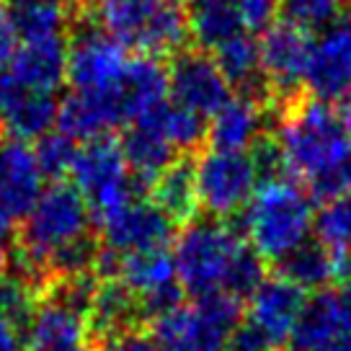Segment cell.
I'll use <instances>...</instances> for the list:
<instances>
[{"label":"cell","mask_w":351,"mask_h":351,"mask_svg":"<svg viewBox=\"0 0 351 351\" xmlns=\"http://www.w3.org/2000/svg\"><path fill=\"white\" fill-rule=\"evenodd\" d=\"M307 292L285 276H266L261 287L248 297V323L261 330L276 346L289 343L292 330L307 305Z\"/></svg>","instance_id":"16"},{"label":"cell","mask_w":351,"mask_h":351,"mask_svg":"<svg viewBox=\"0 0 351 351\" xmlns=\"http://www.w3.org/2000/svg\"><path fill=\"white\" fill-rule=\"evenodd\" d=\"M147 121H158V127L163 130L165 140L173 145L176 153L178 150L194 153L209 140V121L197 111H189L184 106H176V104H168L155 119Z\"/></svg>","instance_id":"31"},{"label":"cell","mask_w":351,"mask_h":351,"mask_svg":"<svg viewBox=\"0 0 351 351\" xmlns=\"http://www.w3.org/2000/svg\"><path fill=\"white\" fill-rule=\"evenodd\" d=\"M333 261H336V279H341V282H349V279H351V251L333 253Z\"/></svg>","instance_id":"45"},{"label":"cell","mask_w":351,"mask_h":351,"mask_svg":"<svg viewBox=\"0 0 351 351\" xmlns=\"http://www.w3.org/2000/svg\"><path fill=\"white\" fill-rule=\"evenodd\" d=\"M32 351H88L86 318L55 297L44 300L26 328Z\"/></svg>","instance_id":"21"},{"label":"cell","mask_w":351,"mask_h":351,"mask_svg":"<svg viewBox=\"0 0 351 351\" xmlns=\"http://www.w3.org/2000/svg\"><path fill=\"white\" fill-rule=\"evenodd\" d=\"M60 101L55 93H39L21 86L11 70L0 73V127L8 137L36 143L57 127Z\"/></svg>","instance_id":"13"},{"label":"cell","mask_w":351,"mask_h":351,"mask_svg":"<svg viewBox=\"0 0 351 351\" xmlns=\"http://www.w3.org/2000/svg\"><path fill=\"white\" fill-rule=\"evenodd\" d=\"M99 29L147 57L178 55L191 36L189 13L176 0H93Z\"/></svg>","instance_id":"4"},{"label":"cell","mask_w":351,"mask_h":351,"mask_svg":"<svg viewBox=\"0 0 351 351\" xmlns=\"http://www.w3.org/2000/svg\"><path fill=\"white\" fill-rule=\"evenodd\" d=\"M189 29L191 39L199 47L217 49L222 42L241 34L245 26L235 3L228 0H194V8L189 11Z\"/></svg>","instance_id":"28"},{"label":"cell","mask_w":351,"mask_h":351,"mask_svg":"<svg viewBox=\"0 0 351 351\" xmlns=\"http://www.w3.org/2000/svg\"><path fill=\"white\" fill-rule=\"evenodd\" d=\"M119 124H124V114L117 99L70 93L65 101H60L55 130L65 132L75 143H88L96 137H106Z\"/></svg>","instance_id":"23"},{"label":"cell","mask_w":351,"mask_h":351,"mask_svg":"<svg viewBox=\"0 0 351 351\" xmlns=\"http://www.w3.org/2000/svg\"><path fill=\"white\" fill-rule=\"evenodd\" d=\"M11 241H13V222L0 217V279L8 271V261H11Z\"/></svg>","instance_id":"42"},{"label":"cell","mask_w":351,"mask_h":351,"mask_svg":"<svg viewBox=\"0 0 351 351\" xmlns=\"http://www.w3.org/2000/svg\"><path fill=\"white\" fill-rule=\"evenodd\" d=\"M117 279L130 289L140 302L143 318L155 320L184 305V287L178 285L173 253L163 251H143L121 256Z\"/></svg>","instance_id":"9"},{"label":"cell","mask_w":351,"mask_h":351,"mask_svg":"<svg viewBox=\"0 0 351 351\" xmlns=\"http://www.w3.org/2000/svg\"><path fill=\"white\" fill-rule=\"evenodd\" d=\"M150 341L155 351H202L191 305H178L171 313L150 320Z\"/></svg>","instance_id":"32"},{"label":"cell","mask_w":351,"mask_h":351,"mask_svg":"<svg viewBox=\"0 0 351 351\" xmlns=\"http://www.w3.org/2000/svg\"><path fill=\"white\" fill-rule=\"evenodd\" d=\"M176 3H178V0H176Z\"/></svg>","instance_id":"49"},{"label":"cell","mask_w":351,"mask_h":351,"mask_svg":"<svg viewBox=\"0 0 351 351\" xmlns=\"http://www.w3.org/2000/svg\"><path fill=\"white\" fill-rule=\"evenodd\" d=\"M121 150L137 184H153L158 176L176 163L173 145L165 140L158 121L130 124L121 137Z\"/></svg>","instance_id":"24"},{"label":"cell","mask_w":351,"mask_h":351,"mask_svg":"<svg viewBox=\"0 0 351 351\" xmlns=\"http://www.w3.org/2000/svg\"><path fill=\"white\" fill-rule=\"evenodd\" d=\"M315 235L330 253L351 251V191L323 204L315 215Z\"/></svg>","instance_id":"34"},{"label":"cell","mask_w":351,"mask_h":351,"mask_svg":"<svg viewBox=\"0 0 351 351\" xmlns=\"http://www.w3.org/2000/svg\"><path fill=\"white\" fill-rule=\"evenodd\" d=\"M70 178L96 219L109 217L137 199V181L127 165L121 143L109 134L77 147Z\"/></svg>","instance_id":"6"},{"label":"cell","mask_w":351,"mask_h":351,"mask_svg":"<svg viewBox=\"0 0 351 351\" xmlns=\"http://www.w3.org/2000/svg\"><path fill=\"white\" fill-rule=\"evenodd\" d=\"M228 3H235V0H228Z\"/></svg>","instance_id":"48"},{"label":"cell","mask_w":351,"mask_h":351,"mask_svg":"<svg viewBox=\"0 0 351 351\" xmlns=\"http://www.w3.org/2000/svg\"><path fill=\"white\" fill-rule=\"evenodd\" d=\"M34 155H36V163H39V171L44 173V178L62 181L73 171L77 143L73 137H67L65 132L52 130L34 143Z\"/></svg>","instance_id":"35"},{"label":"cell","mask_w":351,"mask_h":351,"mask_svg":"<svg viewBox=\"0 0 351 351\" xmlns=\"http://www.w3.org/2000/svg\"><path fill=\"white\" fill-rule=\"evenodd\" d=\"M44 173L34 147L21 140H0V217L23 219L42 197Z\"/></svg>","instance_id":"15"},{"label":"cell","mask_w":351,"mask_h":351,"mask_svg":"<svg viewBox=\"0 0 351 351\" xmlns=\"http://www.w3.org/2000/svg\"><path fill=\"white\" fill-rule=\"evenodd\" d=\"M194 176H197L199 207L209 217L217 219L243 212L261 184L253 155L243 150L209 147L207 153L199 155Z\"/></svg>","instance_id":"7"},{"label":"cell","mask_w":351,"mask_h":351,"mask_svg":"<svg viewBox=\"0 0 351 351\" xmlns=\"http://www.w3.org/2000/svg\"><path fill=\"white\" fill-rule=\"evenodd\" d=\"M274 140L285 173L302 178L313 199L330 202L351 191V132L333 104L320 99L287 104Z\"/></svg>","instance_id":"1"},{"label":"cell","mask_w":351,"mask_h":351,"mask_svg":"<svg viewBox=\"0 0 351 351\" xmlns=\"http://www.w3.org/2000/svg\"><path fill=\"white\" fill-rule=\"evenodd\" d=\"M263 279H266V258H261L253 245H243V251L238 253L228 274L225 292L238 300H248L261 287Z\"/></svg>","instance_id":"37"},{"label":"cell","mask_w":351,"mask_h":351,"mask_svg":"<svg viewBox=\"0 0 351 351\" xmlns=\"http://www.w3.org/2000/svg\"><path fill=\"white\" fill-rule=\"evenodd\" d=\"M101 245L109 251L127 256V253L163 251L176 238V222L153 202L134 199L119 212L99 219Z\"/></svg>","instance_id":"12"},{"label":"cell","mask_w":351,"mask_h":351,"mask_svg":"<svg viewBox=\"0 0 351 351\" xmlns=\"http://www.w3.org/2000/svg\"><path fill=\"white\" fill-rule=\"evenodd\" d=\"M67 55H70V44L65 34L23 39L8 70L21 86L39 93H57L67 80Z\"/></svg>","instance_id":"18"},{"label":"cell","mask_w":351,"mask_h":351,"mask_svg":"<svg viewBox=\"0 0 351 351\" xmlns=\"http://www.w3.org/2000/svg\"><path fill=\"white\" fill-rule=\"evenodd\" d=\"M171 104L197 111L204 119H212L228 101L232 88L217 67L215 57L204 52H178L168 67Z\"/></svg>","instance_id":"11"},{"label":"cell","mask_w":351,"mask_h":351,"mask_svg":"<svg viewBox=\"0 0 351 351\" xmlns=\"http://www.w3.org/2000/svg\"><path fill=\"white\" fill-rule=\"evenodd\" d=\"M228 351H274V343L266 339L256 326H251L248 320H243L241 328L232 333Z\"/></svg>","instance_id":"39"},{"label":"cell","mask_w":351,"mask_h":351,"mask_svg":"<svg viewBox=\"0 0 351 351\" xmlns=\"http://www.w3.org/2000/svg\"><path fill=\"white\" fill-rule=\"evenodd\" d=\"M351 341V330L341 315L336 292H315L307 300L302 315L297 320L289 349L292 351H333Z\"/></svg>","instance_id":"19"},{"label":"cell","mask_w":351,"mask_h":351,"mask_svg":"<svg viewBox=\"0 0 351 351\" xmlns=\"http://www.w3.org/2000/svg\"><path fill=\"white\" fill-rule=\"evenodd\" d=\"M90 219L93 212L83 194L73 184L52 181L23 217L19 235L21 274L42 282L47 276V263L55 253L90 235Z\"/></svg>","instance_id":"3"},{"label":"cell","mask_w":351,"mask_h":351,"mask_svg":"<svg viewBox=\"0 0 351 351\" xmlns=\"http://www.w3.org/2000/svg\"><path fill=\"white\" fill-rule=\"evenodd\" d=\"M0 351H23L21 330L0 315Z\"/></svg>","instance_id":"43"},{"label":"cell","mask_w":351,"mask_h":351,"mask_svg":"<svg viewBox=\"0 0 351 351\" xmlns=\"http://www.w3.org/2000/svg\"><path fill=\"white\" fill-rule=\"evenodd\" d=\"M191 310H194V320H197L199 349L228 351L232 333L241 328L243 323L241 300L228 292H212V295L197 297Z\"/></svg>","instance_id":"26"},{"label":"cell","mask_w":351,"mask_h":351,"mask_svg":"<svg viewBox=\"0 0 351 351\" xmlns=\"http://www.w3.org/2000/svg\"><path fill=\"white\" fill-rule=\"evenodd\" d=\"M336 297H339L341 315H343V320H346V326H349V330H351V279L341 285V289L336 292Z\"/></svg>","instance_id":"44"},{"label":"cell","mask_w":351,"mask_h":351,"mask_svg":"<svg viewBox=\"0 0 351 351\" xmlns=\"http://www.w3.org/2000/svg\"><path fill=\"white\" fill-rule=\"evenodd\" d=\"M132 57L117 39L99 26H83L70 42L67 55V83L73 93L83 96H111L119 101V88ZM121 106V104H119ZM124 114V111H121Z\"/></svg>","instance_id":"8"},{"label":"cell","mask_w":351,"mask_h":351,"mask_svg":"<svg viewBox=\"0 0 351 351\" xmlns=\"http://www.w3.org/2000/svg\"><path fill=\"white\" fill-rule=\"evenodd\" d=\"M150 197H153L150 202L155 207L165 212L176 225L191 222L199 209L194 165L189 160H176L168 171H163L150 184Z\"/></svg>","instance_id":"27"},{"label":"cell","mask_w":351,"mask_h":351,"mask_svg":"<svg viewBox=\"0 0 351 351\" xmlns=\"http://www.w3.org/2000/svg\"><path fill=\"white\" fill-rule=\"evenodd\" d=\"M343 3H349V5H351V0H343Z\"/></svg>","instance_id":"47"},{"label":"cell","mask_w":351,"mask_h":351,"mask_svg":"<svg viewBox=\"0 0 351 351\" xmlns=\"http://www.w3.org/2000/svg\"><path fill=\"white\" fill-rule=\"evenodd\" d=\"M119 104L124 111V124L155 119L171 104L168 70L158 57H132L119 88Z\"/></svg>","instance_id":"17"},{"label":"cell","mask_w":351,"mask_h":351,"mask_svg":"<svg viewBox=\"0 0 351 351\" xmlns=\"http://www.w3.org/2000/svg\"><path fill=\"white\" fill-rule=\"evenodd\" d=\"M13 26L19 32V39H42V36H57L65 34L67 8L62 5H44V3H11L8 5Z\"/></svg>","instance_id":"33"},{"label":"cell","mask_w":351,"mask_h":351,"mask_svg":"<svg viewBox=\"0 0 351 351\" xmlns=\"http://www.w3.org/2000/svg\"><path fill=\"white\" fill-rule=\"evenodd\" d=\"M279 274L297 285L302 292H323L336 279L333 253L320 243H305L285 261H279Z\"/></svg>","instance_id":"29"},{"label":"cell","mask_w":351,"mask_h":351,"mask_svg":"<svg viewBox=\"0 0 351 351\" xmlns=\"http://www.w3.org/2000/svg\"><path fill=\"white\" fill-rule=\"evenodd\" d=\"M215 52V62L222 70L225 80L235 88L238 93L245 96H256V99H269V86L261 70V52H258V42L253 39L248 32H241L230 36L228 42H222Z\"/></svg>","instance_id":"25"},{"label":"cell","mask_w":351,"mask_h":351,"mask_svg":"<svg viewBox=\"0 0 351 351\" xmlns=\"http://www.w3.org/2000/svg\"><path fill=\"white\" fill-rule=\"evenodd\" d=\"M104 351H155L153 341L147 333H143L140 328H132L127 333H121L117 339H111L106 346H101Z\"/></svg>","instance_id":"41"},{"label":"cell","mask_w":351,"mask_h":351,"mask_svg":"<svg viewBox=\"0 0 351 351\" xmlns=\"http://www.w3.org/2000/svg\"><path fill=\"white\" fill-rule=\"evenodd\" d=\"M266 130V104L263 99L238 93L209 119L207 143L217 150L248 153Z\"/></svg>","instance_id":"20"},{"label":"cell","mask_w":351,"mask_h":351,"mask_svg":"<svg viewBox=\"0 0 351 351\" xmlns=\"http://www.w3.org/2000/svg\"><path fill=\"white\" fill-rule=\"evenodd\" d=\"M140 318L143 313L137 297L119 279H104L99 282L93 305L88 310V336L96 346H106L111 339L137 328Z\"/></svg>","instance_id":"22"},{"label":"cell","mask_w":351,"mask_h":351,"mask_svg":"<svg viewBox=\"0 0 351 351\" xmlns=\"http://www.w3.org/2000/svg\"><path fill=\"white\" fill-rule=\"evenodd\" d=\"M343 11V0H282V16L302 32H326L336 26Z\"/></svg>","instance_id":"36"},{"label":"cell","mask_w":351,"mask_h":351,"mask_svg":"<svg viewBox=\"0 0 351 351\" xmlns=\"http://www.w3.org/2000/svg\"><path fill=\"white\" fill-rule=\"evenodd\" d=\"M19 44H21V39H19V32L13 26L11 16L5 8H0V73L11 67Z\"/></svg>","instance_id":"40"},{"label":"cell","mask_w":351,"mask_h":351,"mask_svg":"<svg viewBox=\"0 0 351 351\" xmlns=\"http://www.w3.org/2000/svg\"><path fill=\"white\" fill-rule=\"evenodd\" d=\"M241 21L251 32H266L282 16V0H235Z\"/></svg>","instance_id":"38"},{"label":"cell","mask_w":351,"mask_h":351,"mask_svg":"<svg viewBox=\"0 0 351 351\" xmlns=\"http://www.w3.org/2000/svg\"><path fill=\"white\" fill-rule=\"evenodd\" d=\"M8 3H44V5H62V8H70L73 0H8Z\"/></svg>","instance_id":"46"},{"label":"cell","mask_w":351,"mask_h":351,"mask_svg":"<svg viewBox=\"0 0 351 351\" xmlns=\"http://www.w3.org/2000/svg\"><path fill=\"white\" fill-rule=\"evenodd\" d=\"M42 282L26 274H5L0 279V315L11 320L19 330H26L42 305Z\"/></svg>","instance_id":"30"},{"label":"cell","mask_w":351,"mask_h":351,"mask_svg":"<svg viewBox=\"0 0 351 351\" xmlns=\"http://www.w3.org/2000/svg\"><path fill=\"white\" fill-rule=\"evenodd\" d=\"M315 230L313 197L292 178H266L243 209V232L248 245L266 261H285L305 245Z\"/></svg>","instance_id":"2"},{"label":"cell","mask_w":351,"mask_h":351,"mask_svg":"<svg viewBox=\"0 0 351 351\" xmlns=\"http://www.w3.org/2000/svg\"><path fill=\"white\" fill-rule=\"evenodd\" d=\"M313 36L292 23H274L258 39L261 70L266 86L282 104L297 101L300 88L305 86L307 62L313 52Z\"/></svg>","instance_id":"10"},{"label":"cell","mask_w":351,"mask_h":351,"mask_svg":"<svg viewBox=\"0 0 351 351\" xmlns=\"http://www.w3.org/2000/svg\"><path fill=\"white\" fill-rule=\"evenodd\" d=\"M305 88L313 99L341 101L351 90V26L336 23L313 42Z\"/></svg>","instance_id":"14"},{"label":"cell","mask_w":351,"mask_h":351,"mask_svg":"<svg viewBox=\"0 0 351 351\" xmlns=\"http://www.w3.org/2000/svg\"><path fill=\"white\" fill-rule=\"evenodd\" d=\"M173 245L178 285L189 295L204 297L212 292H225L228 274L245 243L241 232L225 219L194 217L176 235Z\"/></svg>","instance_id":"5"}]
</instances>
